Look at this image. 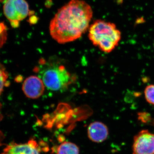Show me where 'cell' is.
<instances>
[{
    "label": "cell",
    "instance_id": "cell-1",
    "mask_svg": "<svg viewBox=\"0 0 154 154\" xmlns=\"http://www.w3.org/2000/svg\"><path fill=\"white\" fill-rule=\"evenodd\" d=\"M93 16L92 8L85 1L70 0L51 21L50 35L60 44L75 41L89 29Z\"/></svg>",
    "mask_w": 154,
    "mask_h": 154
},
{
    "label": "cell",
    "instance_id": "cell-2",
    "mask_svg": "<svg viewBox=\"0 0 154 154\" xmlns=\"http://www.w3.org/2000/svg\"><path fill=\"white\" fill-rule=\"evenodd\" d=\"M37 72L39 77L48 90L54 91H65L75 78L65 66L55 61L42 60L39 62Z\"/></svg>",
    "mask_w": 154,
    "mask_h": 154
},
{
    "label": "cell",
    "instance_id": "cell-3",
    "mask_svg": "<svg viewBox=\"0 0 154 154\" xmlns=\"http://www.w3.org/2000/svg\"><path fill=\"white\" fill-rule=\"evenodd\" d=\"M88 36L94 45L109 53L118 45L121 33L114 23L99 19L90 25Z\"/></svg>",
    "mask_w": 154,
    "mask_h": 154
},
{
    "label": "cell",
    "instance_id": "cell-4",
    "mask_svg": "<svg viewBox=\"0 0 154 154\" xmlns=\"http://www.w3.org/2000/svg\"><path fill=\"white\" fill-rule=\"evenodd\" d=\"M29 12V5L25 0H7L4 5V14L13 28H18Z\"/></svg>",
    "mask_w": 154,
    "mask_h": 154
},
{
    "label": "cell",
    "instance_id": "cell-5",
    "mask_svg": "<svg viewBox=\"0 0 154 154\" xmlns=\"http://www.w3.org/2000/svg\"><path fill=\"white\" fill-rule=\"evenodd\" d=\"M133 154H154V134L143 130L134 137Z\"/></svg>",
    "mask_w": 154,
    "mask_h": 154
},
{
    "label": "cell",
    "instance_id": "cell-6",
    "mask_svg": "<svg viewBox=\"0 0 154 154\" xmlns=\"http://www.w3.org/2000/svg\"><path fill=\"white\" fill-rule=\"evenodd\" d=\"M45 85L38 76L32 75L28 77L22 85V90L25 96L31 99H36L43 95Z\"/></svg>",
    "mask_w": 154,
    "mask_h": 154
},
{
    "label": "cell",
    "instance_id": "cell-7",
    "mask_svg": "<svg viewBox=\"0 0 154 154\" xmlns=\"http://www.w3.org/2000/svg\"><path fill=\"white\" fill-rule=\"evenodd\" d=\"M1 154H41L40 147L36 140L31 139L28 142H13L8 145Z\"/></svg>",
    "mask_w": 154,
    "mask_h": 154
},
{
    "label": "cell",
    "instance_id": "cell-8",
    "mask_svg": "<svg viewBox=\"0 0 154 154\" xmlns=\"http://www.w3.org/2000/svg\"><path fill=\"white\" fill-rule=\"evenodd\" d=\"M88 135L90 140L96 143L106 140L109 135V130L106 125L101 122L91 123L88 128Z\"/></svg>",
    "mask_w": 154,
    "mask_h": 154
},
{
    "label": "cell",
    "instance_id": "cell-9",
    "mask_svg": "<svg viewBox=\"0 0 154 154\" xmlns=\"http://www.w3.org/2000/svg\"><path fill=\"white\" fill-rule=\"evenodd\" d=\"M53 152L54 154H80V150L75 144L65 141L53 148Z\"/></svg>",
    "mask_w": 154,
    "mask_h": 154
},
{
    "label": "cell",
    "instance_id": "cell-10",
    "mask_svg": "<svg viewBox=\"0 0 154 154\" xmlns=\"http://www.w3.org/2000/svg\"><path fill=\"white\" fill-rule=\"evenodd\" d=\"M144 93L146 102L151 105H154V84L146 86Z\"/></svg>",
    "mask_w": 154,
    "mask_h": 154
},
{
    "label": "cell",
    "instance_id": "cell-11",
    "mask_svg": "<svg viewBox=\"0 0 154 154\" xmlns=\"http://www.w3.org/2000/svg\"><path fill=\"white\" fill-rule=\"evenodd\" d=\"M8 78L7 73L0 67V95L3 91L4 87L6 85Z\"/></svg>",
    "mask_w": 154,
    "mask_h": 154
},
{
    "label": "cell",
    "instance_id": "cell-12",
    "mask_svg": "<svg viewBox=\"0 0 154 154\" xmlns=\"http://www.w3.org/2000/svg\"><path fill=\"white\" fill-rule=\"evenodd\" d=\"M138 119L141 122L146 123L150 121L151 116L150 114L146 112H140L138 114Z\"/></svg>",
    "mask_w": 154,
    "mask_h": 154
}]
</instances>
